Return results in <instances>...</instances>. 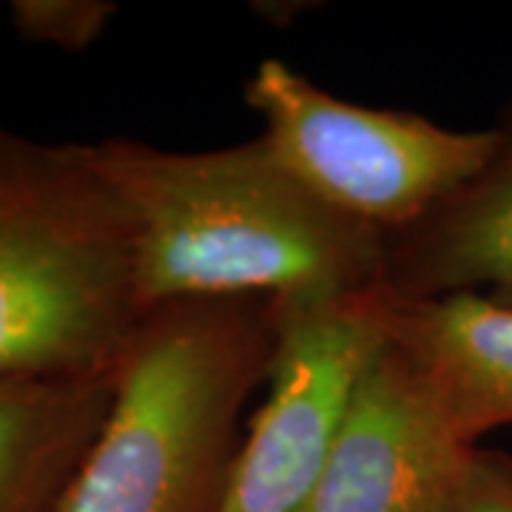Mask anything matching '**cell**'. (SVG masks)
Segmentation results:
<instances>
[{
  "label": "cell",
  "instance_id": "obj_1",
  "mask_svg": "<svg viewBox=\"0 0 512 512\" xmlns=\"http://www.w3.org/2000/svg\"><path fill=\"white\" fill-rule=\"evenodd\" d=\"M131 211L143 311L185 299L322 302L379 285L384 234L319 200L262 134L208 151L89 143Z\"/></svg>",
  "mask_w": 512,
  "mask_h": 512
},
{
  "label": "cell",
  "instance_id": "obj_2",
  "mask_svg": "<svg viewBox=\"0 0 512 512\" xmlns=\"http://www.w3.org/2000/svg\"><path fill=\"white\" fill-rule=\"evenodd\" d=\"M274 345L271 299H185L143 313L60 512H220Z\"/></svg>",
  "mask_w": 512,
  "mask_h": 512
},
{
  "label": "cell",
  "instance_id": "obj_3",
  "mask_svg": "<svg viewBox=\"0 0 512 512\" xmlns=\"http://www.w3.org/2000/svg\"><path fill=\"white\" fill-rule=\"evenodd\" d=\"M143 313L134 220L89 143L0 123V379L111 373Z\"/></svg>",
  "mask_w": 512,
  "mask_h": 512
},
{
  "label": "cell",
  "instance_id": "obj_4",
  "mask_svg": "<svg viewBox=\"0 0 512 512\" xmlns=\"http://www.w3.org/2000/svg\"><path fill=\"white\" fill-rule=\"evenodd\" d=\"M245 100L293 177L384 237L413 225L470 177L495 140L493 128L458 131L413 111L356 106L279 57L256 66Z\"/></svg>",
  "mask_w": 512,
  "mask_h": 512
},
{
  "label": "cell",
  "instance_id": "obj_5",
  "mask_svg": "<svg viewBox=\"0 0 512 512\" xmlns=\"http://www.w3.org/2000/svg\"><path fill=\"white\" fill-rule=\"evenodd\" d=\"M268 393L239 444L220 512H305L350 396L387 342V293L274 302Z\"/></svg>",
  "mask_w": 512,
  "mask_h": 512
},
{
  "label": "cell",
  "instance_id": "obj_6",
  "mask_svg": "<svg viewBox=\"0 0 512 512\" xmlns=\"http://www.w3.org/2000/svg\"><path fill=\"white\" fill-rule=\"evenodd\" d=\"M478 447L384 342L350 396L305 512H456Z\"/></svg>",
  "mask_w": 512,
  "mask_h": 512
},
{
  "label": "cell",
  "instance_id": "obj_7",
  "mask_svg": "<svg viewBox=\"0 0 512 512\" xmlns=\"http://www.w3.org/2000/svg\"><path fill=\"white\" fill-rule=\"evenodd\" d=\"M484 163L419 220L384 237L379 285L402 302L481 293L512 305V100Z\"/></svg>",
  "mask_w": 512,
  "mask_h": 512
},
{
  "label": "cell",
  "instance_id": "obj_8",
  "mask_svg": "<svg viewBox=\"0 0 512 512\" xmlns=\"http://www.w3.org/2000/svg\"><path fill=\"white\" fill-rule=\"evenodd\" d=\"M384 322L387 342L416 367L470 444L512 427V305L481 293L424 302L387 293Z\"/></svg>",
  "mask_w": 512,
  "mask_h": 512
},
{
  "label": "cell",
  "instance_id": "obj_9",
  "mask_svg": "<svg viewBox=\"0 0 512 512\" xmlns=\"http://www.w3.org/2000/svg\"><path fill=\"white\" fill-rule=\"evenodd\" d=\"M111 373L0 379V512H60L109 416Z\"/></svg>",
  "mask_w": 512,
  "mask_h": 512
},
{
  "label": "cell",
  "instance_id": "obj_10",
  "mask_svg": "<svg viewBox=\"0 0 512 512\" xmlns=\"http://www.w3.org/2000/svg\"><path fill=\"white\" fill-rule=\"evenodd\" d=\"M117 18L109 0H15L12 23L26 43L60 52H83Z\"/></svg>",
  "mask_w": 512,
  "mask_h": 512
},
{
  "label": "cell",
  "instance_id": "obj_11",
  "mask_svg": "<svg viewBox=\"0 0 512 512\" xmlns=\"http://www.w3.org/2000/svg\"><path fill=\"white\" fill-rule=\"evenodd\" d=\"M456 512H512V456L478 447L461 487Z\"/></svg>",
  "mask_w": 512,
  "mask_h": 512
}]
</instances>
